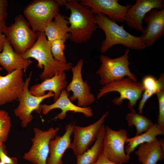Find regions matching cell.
Returning a JSON list of instances; mask_svg holds the SVG:
<instances>
[{
  "label": "cell",
  "instance_id": "7c38bea8",
  "mask_svg": "<svg viewBox=\"0 0 164 164\" xmlns=\"http://www.w3.org/2000/svg\"><path fill=\"white\" fill-rule=\"evenodd\" d=\"M83 64V60L80 59L75 66L72 67L71 69L73 74L72 79L65 89L69 94L70 91L73 93L69 97L70 101L77 100V106L85 108L94 102L95 97L91 93V87L87 82L83 80L82 76Z\"/></svg>",
  "mask_w": 164,
  "mask_h": 164
},
{
  "label": "cell",
  "instance_id": "cb8c5ba5",
  "mask_svg": "<svg viewBox=\"0 0 164 164\" xmlns=\"http://www.w3.org/2000/svg\"><path fill=\"white\" fill-rule=\"evenodd\" d=\"M105 132V126L103 125L91 148L83 154L76 156V164H91L97 160L103 153Z\"/></svg>",
  "mask_w": 164,
  "mask_h": 164
},
{
  "label": "cell",
  "instance_id": "d4e9b609",
  "mask_svg": "<svg viewBox=\"0 0 164 164\" xmlns=\"http://www.w3.org/2000/svg\"><path fill=\"white\" fill-rule=\"evenodd\" d=\"M129 127L134 126L136 129V135H139L147 131L154 124L151 120L142 114L137 113L134 109L130 110L125 117Z\"/></svg>",
  "mask_w": 164,
  "mask_h": 164
},
{
  "label": "cell",
  "instance_id": "52a82bcc",
  "mask_svg": "<svg viewBox=\"0 0 164 164\" xmlns=\"http://www.w3.org/2000/svg\"><path fill=\"white\" fill-rule=\"evenodd\" d=\"M30 24L22 15L15 19V22L6 27L4 34L15 52L22 55L34 45L37 35L29 28Z\"/></svg>",
  "mask_w": 164,
  "mask_h": 164
},
{
  "label": "cell",
  "instance_id": "8fae6325",
  "mask_svg": "<svg viewBox=\"0 0 164 164\" xmlns=\"http://www.w3.org/2000/svg\"><path fill=\"white\" fill-rule=\"evenodd\" d=\"M108 114V111L105 112L98 120L86 126L74 125L73 130V140L69 148L73 150L75 155L84 153L95 141Z\"/></svg>",
  "mask_w": 164,
  "mask_h": 164
},
{
  "label": "cell",
  "instance_id": "1f68e13d",
  "mask_svg": "<svg viewBox=\"0 0 164 164\" xmlns=\"http://www.w3.org/2000/svg\"><path fill=\"white\" fill-rule=\"evenodd\" d=\"M91 164H123L113 162L106 158L103 154L100 156L97 160Z\"/></svg>",
  "mask_w": 164,
  "mask_h": 164
},
{
  "label": "cell",
  "instance_id": "2e32d148",
  "mask_svg": "<svg viewBox=\"0 0 164 164\" xmlns=\"http://www.w3.org/2000/svg\"><path fill=\"white\" fill-rule=\"evenodd\" d=\"M143 21L147 24L140 36L146 48L152 46L164 34V9H154L149 12Z\"/></svg>",
  "mask_w": 164,
  "mask_h": 164
},
{
  "label": "cell",
  "instance_id": "277c9868",
  "mask_svg": "<svg viewBox=\"0 0 164 164\" xmlns=\"http://www.w3.org/2000/svg\"><path fill=\"white\" fill-rule=\"evenodd\" d=\"M59 6L56 0H35L26 6L23 13L32 30L36 32H44L59 14Z\"/></svg>",
  "mask_w": 164,
  "mask_h": 164
},
{
  "label": "cell",
  "instance_id": "5b68a950",
  "mask_svg": "<svg viewBox=\"0 0 164 164\" xmlns=\"http://www.w3.org/2000/svg\"><path fill=\"white\" fill-rule=\"evenodd\" d=\"M129 52L130 50L127 49L122 55L114 59L104 55L100 56L101 65L96 73L100 77V82L102 86L126 76L137 81L136 76L129 68Z\"/></svg>",
  "mask_w": 164,
  "mask_h": 164
},
{
  "label": "cell",
  "instance_id": "7402d4cb",
  "mask_svg": "<svg viewBox=\"0 0 164 164\" xmlns=\"http://www.w3.org/2000/svg\"><path fill=\"white\" fill-rule=\"evenodd\" d=\"M44 31L47 39L51 42L57 39H68L70 29L66 16L59 13Z\"/></svg>",
  "mask_w": 164,
  "mask_h": 164
},
{
  "label": "cell",
  "instance_id": "f1b7e54d",
  "mask_svg": "<svg viewBox=\"0 0 164 164\" xmlns=\"http://www.w3.org/2000/svg\"><path fill=\"white\" fill-rule=\"evenodd\" d=\"M159 104V113L157 123L158 128L164 131V90L156 94Z\"/></svg>",
  "mask_w": 164,
  "mask_h": 164
},
{
  "label": "cell",
  "instance_id": "44dd1931",
  "mask_svg": "<svg viewBox=\"0 0 164 164\" xmlns=\"http://www.w3.org/2000/svg\"><path fill=\"white\" fill-rule=\"evenodd\" d=\"M65 72L54 75L52 77L45 79L40 84H35L30 87V92L33 95L41 96L45 94L47 91L52 92L54 94V101L60 96L61 91L66 88L67 82Z\"/></svg>",
  "mask_w": 164,
  "mask_h": 164
},
{
  "label": "cell",
  "instance_id": "30bf717a",
  "mask_svg": "<svg viewBox=\"0 0 164 164\" xmlns=\"http://www.w3.org/2000/svg\"><path fill=\"white\" fill-rule=\"evenodd\" d=\"M60 130L59 127H51L46 131L34 128V136L31 139L32 144L23 158L34 164H47L50 141L54 138Z\"/></svg>",
  "mask_w": 164,
  "mask_h": 164
},
{
  "label": "cell",
  "instance_id": "ba28073f",
  "mask_svg": "<svg viewBox=\"0 0 164 164\" xmlns=\"http://www.w3.org/2000/svg\"><path fill=\"white\" fill-rule=\"evenodd\" d=\"M32 72L24 81L23 90L18 99L19 101L18 106L14 110L15 116L22 121L23 127H26L33 119L32 113L34 111L39 114L42 111L41 103L44 99L54 97V94L51 91L41 96H35L29 92L28 87L31 80Z\"/></svg>",
  "mask_w": 164,
  "mask_h": 164
},
{
  "label": "cell",
  "instance_id": "e0dca14e",
  "mask_svg": "<svg viewBox=\"0 0 164 164\" xmlns=\"http://www.w3.org/2000/svg\"><path fill=\"white\" fill-rule=\"evenodd\" d=\"M69 95L65 89H63L58 99L53 103L50 105L41 104L43 114H46L52 110L58 108L60 109L61 111L57 115V117L61 120L65 118L68 111L82 113L88 117L93 116L91 108L88 107H81L74 104L70 100Z\"/></svg>",
  "mask_w": 164,
  "mask_h": 164
},
{
  "label": "cell",
  "instance_id": "9a60e30c",
  "mask_svg": "<svg viewBox=\"0 0 164 164\" xmlns=\"http://www.w3.org/2000/svg\"><path fill=\"white\" fill-rule=\"evenodd\" d=\"M24 85L22 70H15L5 76L0 75V106L17 99Z\"/></svg>",
  "mask_w": 164,
  "mask_h": 164
},
{
  "label": "cell",
  "instance_id": "83f0119b",
  "mask_svg": "<svg viewBox=\"0 0 164 164\" xmlns=\"http://www.w3.org/2000/svg\"><path fill=\"white\" fill-rule=\"evenodd\" d=\"M66 40V39H60L50 42L51 51L53 57L56 60L61 63L67 62L64 53Z\"/></svg>",
  "mask_w": 164,
  "mask_h": 164
},
{
  "label": "cell",
  "instance_id": "e575fe53",
  "mask_svg": "<svg viewBox=\"0 0 164 164\" xmlns=\"http://www.w3.org/2000/svg\"><path fill=\"white\" fill-rule=\"evenodd\" d=\"M0 164H5L0 160Z\"/></svg>",
  "mask_w": 164,
  "mask_h": 164
},
{
  "label": "cell",
  "instance_id": "9c48e42d",
  "mask_svg": "<svg viewBox=\"0 0 164 164\" xmlns=\"http://www.w3.org/2000/svg\"><path fill=\"white\" fill-rule=\"evenodd\" d=\"M127 135L125 129L116 131L108 126L105 127L103 154L110 161L123 164L128 161L130 158L126 153L125 147Z\"/></svg>",
  "mask_w": 164,
  "mask_h": 164
},
{
  "label": "cell",
  "instance_id": "836d02e7",
  "mask_svg": "<svg viewBox=\"0 0 164 164\" xmlns=\"http://www.w3.org/2000/svg\"><path fill=\"white\" fill-rule=\"evenodd\" d=\"M6 39V38L4 34L0 33V52L3 50L4 43Z\"/></svg>",
  "mask_w": 164,
  "mask_h": 164
},
{
  "label": "cell",
  "instance_id": "8992f818",
  "mask_svg": "<svg viewBox=\"0 0 164 164\" xmlns=\"http://www.w3.org/2000/svg\"><path fill=\"white\" fill-rule=\"evenodd\" d=\"M141 82L135 81L128 77L113 81L103 86L99 90L97 98L100 99L107 93L117 92L120 94L119 97L114 99L113 102L116 105L120 106L124 100L129 101L128 109L133 108L144 91Z\"/></svg>",
  "mask_w": 164,
  "mask_h": 164
},
{
  "label": "cell",
  "instance_id": "7a4b0ae2",
  "mask_svg": "<svg viewBox=\"0 0 164 164\" xmlns=\"http://www.w3.org/2000/svg\"><path fill=\"white\" fill-rule=\"evenodd\" d=\"M95 15V21L97 27L104 32L105 38L101 43L100 52L102 53L116 45L123 46L128 49L141 50L146 48L140 36L132 35L127 32L122 25L111 20L105 15Z\"/></svg>",
  "mask_w": 164,
  "mask_h": 164
},
{
  "label": "cell",
  "instance_id": "4316f807",
  "mask_svg": "<svg viewBox=\"0 0 164 164\" xmlns=\"http://www.w3.org/2000/svg\"><path fill=\"white\" fill-rule=\"evenodd\" d=\"M11 127L10 118L5 110H0V146L7 140Z\"/></svg>",
  "mask_w": 164,
  "mask_h": 164
},
{
  "label": "cell",
  "instance_id": "ffe728a7",
  "mask_svg": "<svg viewBox=\"0 0 164 164\" xmlns=\"http://www.w3.org/2000/svg\"><path fill=\"white\" fill-rule=\"evenodd\" d=\"M164 139H157L139 146L135 152L142 164H157L164 158Z\"/></svg>",
  "mask_w": 164,
  "mask_h": 164
},
{
  "label": "cell",
  "instance_id": "4fadbf2b",
  "mask_svg": "<svg viewBox=\"0 0 164 164\" xmlns=\"http://www.w3.org/2000/svg\"><path fill=\"white\" fill-rule=\"evenodd\" d=\"M119 0H81V5L90 7L94 14L102 13L111 20L117 22H125L128 9L132 5L128 4L123 5L119 3Z\"/></svg>",
  "mask_w": 164,
  "mask_h": 164
},
{
  "label": "cell",
  "instance_id": "f546056e",
  "mask_svg": "<svg viewBox=\"0 0 164 164\" xmlns=\"http://www.w3.org/2000/svg\"><path fill=\"white\" fill-rule=\"evenodd\" d=\"M0 160L5 164H19L17 158L7 155L4 144L0 146Z\"/></svg>",
  "mask_w": 164,
  "mask_h": 164
},
{
  "label": "cell",
  "instance_id": "d6a6232c",
  "mask_svg": "<svg viewBox=\"0 0 164 164\" xmlns=\"http://www.w3.org/2000/svg\"><path fill=\"white\" fill-rule=\"evenodd\" d=\"M6 27L5 19L0 15V33H4Z\"/></svg>",
  "mask_w": 164,
  "mask_h": 164
},
{
  "label": "cell",
  "instance_id": "603a6c76",
  "mask_svg": "<svg viewBox=\"0 0 164 164\" xmlns=\"http://www.w3.org/2000/svg\"><path fill=\"white\" fill-rule=\"evenodd\" d=\"M164 134V131L159 129L155 123L142 133L133 137H128L126 143L127 145L125 147L126 155L130 158V154L138 146L144 143L152 142L157 139V136Z\"/></svg>",
  "mask_w": 164,
  "mask_h": 164
},
{
  "label": "cell",
  "instance_id": "4dcf8cb0",
  "mask_svg": "<svg viewBox=\"0 0 164 164\" xmlns=\"http://www.w3.org/2000/svg\"><path fill=\"white\" fill-rule=\"evenodd\" d=\"M8 1L7 0H0V15L5 19L6 18L8 13L7 8Z\"/></svg>",
  "mask_w": 164,
  "mask_h": 164
},
{
  "label": "cell",
  "instance_id": "d590c367",
  "mask_svg": "<svg viewBox=\"0 0 164 164\" xmlns=\"http://www.w3.org/2000/svg\"><path fill=\"white\" fill-rule=\"evenodd\" d=\"M3 69V68L2 67H0V71L2 70Z\"/></svg>",
  "mask_w": 164,
  "mask_h": 164
},
{
  "label": "cell",
  "instance_id": "5bb4252c",
  "mask_svg": "<svg viewBox=\"0 0 164 164\" xmlns=\"http://www.w3.org/2000/svg\"><path fill=\"white\" fill-rule=\"evenodd\" d=\"M135 4L128 9L125 21L130 28L142 32L143 19L152 10L164 9L163 0H136Z\"/></svg>",
  "mask_w": 164,
  "mask_h": 164
},
{
  "label": "cell",
  "instance_id": "3957f363",
  "mask_svg": "<svg viewBox=\"0 0 164 164\" xmlns=\"http://www.w3.org/2000/svg\"><path fill=\"white\" fill-rule=\"evenodd\" d=\"M37 39L33 46L22 56L25 59L33 58L38 61L37 67L44 68L40 75L41 80L50 78L65 71L71 70V62L61 63L56 60L52 55L51 43L47 39L44 32H36Z\"/></svg>",
  "mask_w": 164,
  "mask_h": 164
},
{
  "label": "cell",
  "instance_id": "484cf974",
  "mask_svg": "<svg viewBox=\"0 0 164 164\" xmlns=\"http://www.w3.org/2000/svg\"><path fill=\"white\" fill-rule=\"evenodd\" d=\"M142 83L144 90H147L153 94L164 90V75L161 74L159 78L157 79L151 75L144 77L142 81Z\"/></svg>",
  "mask_w": 164,
  "mask_h": 164
},
{
  "label": "cell",
  "instance_id": "ac0fdd59",
  "mask_svg": "<svg viewBox=\"0 0 164 164\" xmlns=\"http://www.w3.org/2000/svg\"><path fill=\"white\" fill-rule=\"evenodd\" d=\"M73 123L67 125L65 132L62 135H56L49 143V156L47 164H63L62 158L66 150L69 148L71 143V136L73 134Z\"/></svg>",
  "mask_w": 164,
  "mask_h": 164
},
{
  "label": "cell",
  "instance_id": "d6986e66",
  "mask_svg": "<svg viewBox=\"0 0 164 164\" xmlns=\"http://www.w3.org/2000/svg\"><path fill=\"white\" fill-rule=\"evenodd\" d=\"M32 63L29 59H25L16 53L6 38L3 50L0 53V65L8 74L16 70L20 69L26 72Z\"/></svg>",
  "mask_w": 164,
  "mask_h": 164
},
{
  "label": "cell",
  "instance_id": "6da1fadb",
  "mask_svg": "<svg viewBox=\"0 0 164 164\" xmlns=\"http://www.w3.org/2000/svg\"><path fill=\"white\" fill-rule=\"evenodd\" d=\"M61 5L65 6L70 11L68 18L70 24L68 39L76 43H87L97 28L95 15L91 9L81 5L76 0H61Z\"/></svg>",
  "mask_w": 164,
  "mask_h": 164
}]
</instances>
